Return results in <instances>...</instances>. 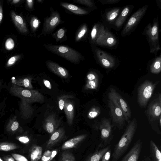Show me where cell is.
<instances>
[{
    "label": "cell",
    "instance_id": "obj_1",
    "mask_svg": "<svg viewBox=\"0 0 161 161\" xmlns=\"http://www.w3.org/2000/svg\"><path fill=\"white\" fill-rule=\"evenodd\" d=\"M137 127L136 119L130 122L118 142L115 146L112 155V161H117L127 151L132 140Z\"/></svg>",
    "mask_w": 161,
    "mask_h": 161
},
{
    "label": "cell",
    "instance_id": "obj_2",
    "mask_svg": "<svg viewBox=\"0 0 161 161\" xmlns=\"http://www.w3.org/2000/svg\"><path fill=\"white\" fill-rule=\"evenodd\" d=\"M43 46L48 51L74 64H78L85 59L84 57L80 53L67 45L44 43Z\"/></svg>",
    "mask_w": 161,
    "mask_h": 161
},
{
    "label": "cell",
    "instance_id": "obj_3",
    "mask_svg": "<svg viewBox=\"0 0 161 161\" xmlns=\"http://www.w3.org/2000/svg\"><path fill=\"white\" fill-rule=\"evenodd\" d=\"M159 27L158 17L153 20L152 23L148 24L144 29L143 34L146 36L150 47V53L155 56L160 50L159 42Z\"/></svg>",
    "mask_w": 161,
    "mask_h": 161
},
{
    "label": "cell",
    "instance_id": "obj_4",
    "mask_svg": "<svg viewBox=\"0 0 161 161\" xmlns=\"http://www.w3.org/2000/svg\"><path fill=\"white\" fill-rule=\"evenodd\" d=\"M8 92L12 95L31 103H42L45 100L43 96L36 90L27 89L12 84L8 89Z\"/></svg>",
    "mask_w": 161,
    "mask_h": 161
},
{
    "label": "cell",
    "instance_id": "obj_5",
    "mask_svg": "<svg viewBox=\"0 0 161 161\" xmlns=\"http://www.w3.org/2000/svg\"><path fill=\"white\" fill-rule=\"evenodd\" d=\"M50 11L49 16L44 18L42 28L40 34L38 35V37L52 34L58 25L64 23L61 19L60 14L57 10H54L51 7Z\"/></svg>",
    "mask_w": 161,
    "mask_h": 161
},
{
    "label": "cell",
    "instance_id": "obj_6",
    "mask_svg": "<svg viewBox=\"0 0 161 161\" xmlns=\"http://www.w3.org/2000/svg\"><path fill=\"white\" fill-rule=\"evenodd\" d=\"M94 57L97 62L106 69L113 68L118 62L114 56L98 47L96 45H91Z\"/></svg>",
    "mask_w": 161,
    "mask_h": 161
},
{
    "label": "cell",
    "instance_id": "obj_7",
    "mask_svg": "<svg viewBox=\"0 0 161 161\" xmlns=\"http://www.w3.org/2000/svg\"><path fill=\"white\" fill-rule=\"evenodd\" d=\"M148 6V5H145L131 16L121 32V36H129L135 30L145 14Z\"/></svg>",
    "mask_w": 161,
    "mask_h": 161
},
{
    "label": "cell",
    "instance_id": "obj_8",
    "mask_svg": "<svg viewBox=\"0 0 161 161\" xmlns=\"http://www.w3.org/2000/svg\"><path fill=\"white\" fill-rule=\"evenodd\" d=\"M159 82L158 81L153 83L147 80L140 86L138 89V102L140 106L144 107L147 105Z\"/></svg>",
    "mask_w": 161,
    "mask_h": 161
},
{
    "label": "cell",
    "instance_id": "obj_9",
    "mask_svg": "<svg viewBox=\"0 0 161 161\" xmlns=\"http://www.w3.org/2000/svg\"><path fill=\"white\" fill-rule=\"evenodd\" d=\"M108 94V98L122 110L125 120L129 123L131 117V112L128 105L115 89L111 88Z\"/></svg>",
    "mask_w": 161,
    "mask_h": 161
},
{
    "label": "cell",
    "instance_id": "obj_10",
    "mask_svg": "<svg viewBox=\"0 0 161 161\" xmlns=\"http://www.w3.org/2000/svg\"><path fill=\"white\" fill-rule=\"evenodd\" d=\"M101 142L100 146L102 147L108 144L112 139V129L109 121L107 119H103L99 126Z\"/></svg>",
    "mask_w": 161,
    "mask_h": 161
},
{
    "label": "cell",
    "instance_id": "obj_11",
    "mask_svg": "<svg viewBox=\"0 0 161 161\" xmlns=\"http://www.w3.org/2000/svg\"><path fill=\"white\" fill-rule=\"evenodd\" d=\"M108 106L113 122L118 127L122 129L124 126L125 120L123 112L110 100L109 101Z\"/></svg>",
    "mask_w": 161,
    "mask_h": 161
},
{
    "label": "cell",
    "instance_id": "obj_12",
    "mask_svg": "<svg viewBox=\"0 0 161 161\" xmlns=\"http://www.w3.org/2000/svg\"><path fill=\"white\" fill-rule=\"evenodd\" d=\"M117 43L115 36L106 29L105 32L97 39L95 45L111 48L115 47Z\"/></svg>",
    "mask_w": 161,
    "mask_h": 161
},
{
    "label": "cell",
    "instance_id": "obj_13",
    "mask_svg": "<svg viewBox=\"0 0 161 161\" xmlns=\"http://www.w3.org/2000/svg\"><path fill=\"white\" fill-rule=\"evenodd\" d=\"M161 96L159 94L158 98L153 100L149 105L147 111L151 121L159 119L161 117Z\"/></svg>",
    "mask_w": 161,
    "mask_h": 161
},
{
    "label": "cell",
    "instance_id": "obj_14",
    "mask_svg": "<svg viewBox=\"0 0 161 161\" xmlns=\"http://www.w3.org/2000/svg\"><path fill=\"white\" fill-rule=\"evenodd\" d=\"M142 144L140 139L137 140L121 161H138L141 152Z\"/></svg>",
    "mask_w": 161,
    "mask_h": 161
},
{
    "label": "cell",
    "instance_id": "obj_15",
    "mask_svg": "<svg viewBox=\"0 0 161 161\" xmlns=\"http://www.w3.org/2000/svg\"><path fill=\"white\" fill-rule=\"evenodd\" d=\"M120 7H114L107 10L103 15V22L107 25H113L121 11Z\"/></svg>",
    "mask_w": 161,
    "mask_h": 161
},
{
    "label": "cell",
    "instance_id": "obj_16",
    "mask_svg": "<svg viewBox=\"0 0 161 161\" xmlns=\"http://www.w3.org/2000/svg\"><path fill=\"white\" fill-rule=\"evenodd\" d=\"M59 125V120L53 114L49 115L46 118L43 124L44 129L50 134L56 130Z\"/></svg>",
    "mask_w": 161,
    "mask_h": 161
},
{
    "label": "cell",
    "instance_id": "obj_17",
    "mask_svg": "<svg viewBox=\"0 0 161 161\" xmlns=\"http://www.w3.org/2000/svg\"><path fill=\"white\" fill-rule=\"evenodd\" d=\"M45 63L48 69L53 73L63 78L68 77V71L58 63L50 60H47Z\"/></svg>",
    "mask_w": 161,
    "mask_h": 161
},
{
    "label": "cell",
    "instance_id": "obj_18",
    "mask_svg": "<svg viewBox=\"0 0 161 161\" xmlns=\"http://www.w3.org/2000/svg\"><path fill=\"white\" fill-rule=\"evenodd\" d=\"M133 8V5H128L125 6L121 10L113 25L115 30H119L120 29Z\"/></svg>",
    "mask_w": 161,
    "mask_h": 161
},
{
    "label": "cell",
    "instance_id": "obj_19",
    "mask_svg": "<svg viewBox=\"0 0 161 161\" xmlns=\"http://www.w3.org/2000/svg\"><path fill=\"white\" fill-rule=\"evenodd\" d=\"M107 29L102 23L98 22L93 26L90 32L89 42L91 45H95L97 39L105 32Z\"/></svg>",
    "mask_w": 161,
    "mask_h": 161
},
{
    "label": "cell",
    "instance_id": "obj_20",
    "mask_svg": "<svg viewBox=\"0 0 161 161\" xmlns=\"http://www.w3.org/2000/svg\"><path fill=\"white\" fill-rule=\"evenodd\" d=\"M20 115L22 119H27L33 115L34 109L31 103L26 101L20 99L19 104Z\"/></svg>",
    "mask_w": 161,
    "mask_h": 161
},
{
    "label": "cell",
    "instance_id": "obj_21",
    "mask_svg": "<svg viewBox=\"0 0 161 161\" xmlns=\"http://www.w3.org/2000/svg\"><path fill=\"white\" fill-rule=\"evenodd\" d=\"M65 131L63 128L57 129L51 135L47 142L46 147L51 148L58 143L64 136Z\"/></svg>",
    "mask_w": 161,
    "mask_h": 161
},
{
    "label": "cell",
    "instance_id": "obj_22",
    "mask_svg": "<svg viewBox=\"0 0 161 161\" xmlns=\"http://www.w3.org/2000/svg\"><path fill=\"white\" fill-rule=\"evenodd\" d=\"M60 4L64 8L77 15H86L90 13L91 12L89 10L84 9L75 5L66 2H61Z\"/></svg>",
    "mask_w": 161,
    "mask_h": 161
},
{
    "label": "cell",
    "instance_id": "obj_23",
    "mask_svg": "<svg viewBox=\"0 0 161 161\" xmlns=\"http://www.w3.org/2000/svg\"><path fill=\"white\" fill-rule=\"evenodd\" d=\"M86 134H83L72 138L63 143L61 147L63 150L70 149L76 146L87 136Z\"/></svg>",
    "mask_w": 161,
    "mask_h": 161
},
{
    "label": "cell",
    "instance_id": "obj_24",
    "mask_svg": "<svg viewBox=\"0 0 161 161\" xmlns=\"http://www.w3.org/2000/svg\"><path fill=\"white\" fill-rule=\"evenodd\" d=\"M6 128L8 132L12 134L22 132L23 130L22 128L19 125L16 116H13L10 118L6 125Z\"/></svg>",
    "mask_w": 161,
    "mask_h": 161
},
{
    "label": "cell",
    "instance_id": "obj_25",
    "mask_svg": "<svg viewBox=\"0 0 161 161\" xmlns=\"http://www.w3.org/2000/svg\"><path fill=\"white\" fill-rule=\"evenodd\" d=\"M32 78L31 77H24L16 78L13 77L11 79L12 84L30 89L33 88L31 84Z\"/></svg>",
    "mask_w": 161,
    "mask_h": 161
},
{
    "label": "cell",
    "instance_id": "obj_26",
    "mask_svg": "<svg viewBox=\"0 0 161 161\" xmlns=\"http://www.w3.org/2000/svg\"><path fill=\"white\" fill-rule=\"evenodd\" d=\"M11 16L14 24L19 31L23 33H27L28 30L23 18L14 11L11 12Z\"/></svg>",
    "mask_w": 161,
    "mask_h": 161
},
{
    "label": "cell",
    "instance_id": "obj_27",
    "mask_svg": "<svg viewBox=\"0 0 161 161\" xmlns=\"http://www.w3.org/2000/svg\"><path fill=\"white\" fill-rule=\"evenodd\" d=\"M64 109L68 123L70 125H72L73 122L74 108L73 103L69 99L66 101Z\"/></svg>",
    "mask_w": 161,
    "mask_h": 161
},
{
    "label": "cell",
    "instance_id": "obj_28",
    "mask_svg": "<svg viewBox=\"0 0 161 161\" xmlns=\"http://www.w3.org/2000/svg\"><path fill=\"white\" fill-rule=\"evenodd\" d=\"M150 156L153 161H161V153L156 144L152 140L149 141Z\"/></svg>",
    "mask_w": 161,
    "mask_h": 161
},
{
    "label": "cell",
    "instance_id": "obj_29",
    "mask_svg": "<svg viewBox=\"0 0 161 161\" xmlns=\"http://www.w3.org/2000/svg\"><path fill=\"white\" fill-rule=\"evenodd\" d=\"M42 147L38 145H34L29 150V156L31 161H38L42 156Z\"/></svg>",
    "mask_w": 161,
    "mask_h": 161
},
{
    "label": "cell",
    "instance_id": "obj_30",
    "mask_svg": "<svg viewBox=\"0 0 161 161\" xmlns=\"http://www.w3.org/2000/svg\"><path fill=\"white\" fill-rule=\"evenodd\" d=\"M111 148L110 145L102 147L97 149L94 153L90 155L85 161H100L105 153Z\"/></svg>",
    "mask_w": 161,
    "mask_h": 161
},
{
    "label": "cell",
    "instance_id": "obj_31",
    "mask_svg": "<svg viewBox=\"0 0 161 161\" xmlns=\"http://www.w3.org/2000/svg\"><path fill=\"white\" fill-rule=\"evenodd\" d=\"M151 73L154 74H158L161 71V55L155 56L151 61L149 67Z\"/></svg>",
    "mask_w": 161,
    "mask_h": 161
},
{
    "label": "cell",
    "instance_id": "obj_32",
    "mask_svg": "<svg viewBox=\"0 0 161 161\" xmlns=\"http://www.w3.org/2000/svg\"><path fill=\"white\" fill-rule=\"evenodd\" d=\"M88 26L86 23H83L78 29L75 37L76 42L82 41L86 36L88 31Z\"/></svg>",
    "mask_w": 161,
    "mask_h": 161
},
{
    "label": "cell",
    "instance_id": "obj_33",
    "mask_svg": "<svg viewBox=\"0 0 161 161\" xmlns=\"http://www.w3.org/2000/svg\"><path fill=\"white\" fill-rule=\"evenodd\" d=\"M67 29L65 27L61 28L51 35L57 42H61L67 40L66 32Z\"/></svg>",
    "mask_w": 161,
    "mask_h": 161
},
{
    "label": "cell",
    "instance_id": "obj_34",
    "mask_svg": "<svg viewBox=\"0 0 161 161\" xmlns=\"http://www.w3.org/2000/svg\"><path fill=\"white\" fill-rule=\"evenodd\" d=\"M18 146L12 143L8 142H0V151H9L18 149Z\"/></svg>",
    "mask_w": 161,
    "mask_h": 161
},
{
    "label": "cell",
    "instance_id": "obj_35",
    "mask_svg": "<svg viewBox=\"0 0 161 161\" xmlns=\"http://www.w3.org/2000/svg\"><path fill=\"white\" fill-rule=\"evenodd\" d=\"M74 3L80 4L85 6L92 10L97 9V7L95 3L91 0H72Z\"/></svg>",
    "mask_w": 161,
    "mask_h": 161
},
{
    "label": "cell",
    "instance_id": "obj_36",
    "mask_svg": "<svg viewBox=\"0 0 161 161\" xmlns=\"http://www.w3.org/2000/svg\"><path fill=\"white\" fill-rule=\"evenodd\" d=\"M30 23L32 31L35 32L39 27L41 22L37 17L33 16L31 18Z\"/></svg>",
    "mask_w": 161,
    "mask_h": 161
},
{
    "label": "cell",
    "instance_id": "obj_37",
    "mask_svg": "<svg viewBox=\"0 0 161 161\" xmlns=\"http://www.w3.org/2000/svg\"><path fill=\"white\" fill-rule=\"evenodd\" d=\"M74 97L69 95H65L62 96L58 98L59 107L61 110L63 109L66 101L69 99L74 98Z\"/></svg>",
    "mask_w": 161,
    "mask_h": 161
},
{
    "label": "cell",
    "instance_id": "obj_38",
    "mask_svg": "<svg viewBox=\"0 0 161 161\" xmlns=\"http://www.w3.org/2000/svg\"><path fill=\"white\" fill-rule=\"evenodd\" d=\"M100 113L99 108L97 106H93L91 108L88 114V117L90 119L94 118Z\"/></svg>",
    "mask_w": 161,
    "mask_h": 161
},
{
    "label": "cell",
    "instance_id": "obj_39",
    "mask_svg": "<svg viewBox=\"0 0 161 161\" xmlns=\"http://www.w3.org/2000/svg\"><path fill=\"white\" fill-rule=\"evenodd\" d=\"M98 84V79L93 80H87L85 86V88L86 89H96Z\"/></svg>",
    "mask_w": 161,
    "mask_h": 161
},
{
    "label": "cell",
    "instance_id": "obj_40",
    "mask_svg": "<svg viewBox=\"0 0 161 161\" xmlns=\"http://www.w3.org/2000/svg\"><path fill=\"white\" fill-rule=\"evenodd\" d=\"M61 158L63 161H75L73 155L71 153L66 151L63 152Z\"/></svg>",
    "mask_w": 161,
    "mask_h": 161
},
{
    "label": "cell",
    "instance_id": "obj_41",
    "mask_svg": "<svg viewBox=\"0 0 161 161\" xmlns=\"http://www.w3.org/2000/svg\"><path fill=\"white\" fill-rule=\"evenodd\" d=\"M20 58V56L19 55H16L11 57L8 61L6 66L8 67L13 66Z\"/></svg>",
    "mask_w": 161,
    "mask_h": 161
},
{
    "label": "cell",
    "instance_id": "obj_42",
    "mask_svg": "<svg viewBox=\"0 0 161 161\" xmlns=\"http://www.w3.org/2000/svg\"><path fill=\"white\" fill-rule=\"evenodd\" d=\"M5 48L8 50H11L14 47V43L13 40L10 38H8L5 44Z\"/></svg>",
    "mask_w": 161,
    "mask_h": 161
},
{
    "label": "cell",
    "instance_id": "obj_43",
    "mask_svg": "<svg viewBox=\"0 0 161 161\" xmlns=\"http://www.w3.org/2000/svg\"><path fill=\"white\" fill-rule=\"evenodd\" d=\"M51 151H46L41 158L40 161H51Z\"/></svg>",
    "mask_w": 161,
    "mask_h": 161
},
{
    "label": "cell",
    "instance_id": "obj_44",
    "mask_svg": "<svg viewBox=\"0 0 161 161\" xmlns=\"http://www.w3.org/2000/svg\"><path fill=\"white\" fill-rule=\"evenodd\" d=\"M11 155L16 161H29L26 158L21 155L14 153Z\"/></svg>",
    "mask_w": 161,
    "mask_h": 161
},
{
    "label": "cell",
    "instance_id": "obj_45",
    "mask_svg": "<svg viewBox=\"0 0 161 161\" xmlns=\"http://www.w3.org/2000/svg\"><path fill=\"white\" fill-rule=\"evenodd\" d=\"M7 97H5L3 101L0 102V120L3 116L6 107V102Z\"/></svg>",
    "mask_w": 161,
    "mask_h": 161
},
{
    "label": "cell",
    "instance_id": "obj_46",
    "mask_svg": "<svg viewBox=\"0 0 161 161\" xmlns=\"http://www.w3.org/2000/svg\"><path fill=\"white\" fill-rule=\"evenodd\" d=\"M111 150L110 148L102 156L101 161H109L111 158Z\"/></svg>",
    "mask_w": 161,
    "mask_h": 161
},
{
    "label": "cell",
    "instance_id": "obj_47",
    "mask_svg": "<svg viewBox=\"0 0 161 161\" xmlns=\"http://www.w3.org/2000/svg\"><path fill=\"white\" fill-rule=\"evenodd\" d=\"M16 139L21 143L25 144H28L30 142L29 138L25 136H18Z\"/></svg>",
    "mask_w": 161,
    "mask_h": 161
},
{
    "label": "cell",
    "instance_id": "obj_48",
    "mask_svg": "<svg viewBox=\"0 0 161 161\" xmlns=\"http://www.w3.org/2000/svg\"><path fill=\"white\" fill-rule=\"evenodd\" d=\"M87 80H93L98 79L97 74L94 72L90 71L86 75Z\"/></svg>",
    "mask_w": 161,
    "mask_h": 161
},
{
    "label": "cell",
    "instance_id": "obj_49",
    "mask_svg": "<svg viewBox=\"0 0 161 161\" xmlns=\"http://www.w3.org/2000/svg\"><path fill=\"white\" fill-rule=\"evenodd\" d=\"M120 0H99L102 5L113 4L119 3Z\"/></svg>",
    "mask_w": 161,
    "mask_h": 161
},
{
    "label": "cell",
    "instance_id": "obj_50",
    "mask_svg": "<svg viewBox=\"0 0 161 161\" xmlns=\"http://www.w3.org/2000/svg\"><path fill=\"white\" fill-rule=\"evenodd\" d=\"M4 161H16L14 158L10 155H7L3 157Z\"/></svg>",
    "mask_w": 161,
    "mask_h": 161
},
{
    "label": "cell",
    "instance_id": "obj_51",
    "mask_svg": "<svg viewBox=\"0 0 161 161\" xmlns=\"http://www.w3.org/2000/svg\"><path fill=\"white\" fill-rule=\"evenodd\" d=\"M34 1L33 0H26L27 6L30 9H32L33 6Z\"/></svg>",
    "mask_w": 161,
    "mask_h": 161
},
{
    "label": "cell",
    "instance_id": "obj_52",
    "mask_svg": "<svg viewBox=\"0 0 161 161\" xmlns=\"http://www.w3.org/2000/svg\"><path fill=\"white\" fill-rule=\"evenodd\" d=\"M43 82L44 85L47 88L49 89H51L52 85L49 81L47 80L43 79Z\"/></svg>",
    "mask_w": 161,
    "mask_h": 161
},
{
    "label": "cell",
    "instance_id": "obj_53",
    "mask_svg": "<svg viewBox=\"0 0 161 161\" xmlns=\"http://www.w3.org/2000/svg\"><path fill=\"white\" fill-rule=\"evenodd\" d=\"M3 17V9L2 7L0 6V24L2 20Z\"/></svg>",
    "mask_w": 161,
    "mask_h": 161
},
{
    "label": "cell",
    "instance_id": "obj_54",
    "mask_svg": "<svg viewBox=\"0 0 161 161\" xmlns=\"http://www.w3.org/2000/svg\"><path fill=\"white\" fill-rule=\"evenodd\" d=\"M156 2L158 7L161 9V0H154Z\"/></svg>",
    "mask_w": 161,
    "mask_h": 161
},
{
    "label": "cell",
    "instance_id": "obj_55",
    "mask_svg": "<svg viewBox=\"0 0 161 161\" xmlns=\"http://www.w3.org/2000/svg\"><path fill=\"white\" fill-rule=\"evenodd\" d=\"M142 161H152L151 159L148 157H145Z\"/></svg>",
    "mask_w": 161,
    "mask_h": 161
},
{
    "label": "cell",
    "instance_id": "obj_56",
    "mask_svg": "<svg viewBox=\"0 0 161 161\" xmlns=\"http://www.w3.org/2000/svg\"><path fill=\"white\" fill-rule=\"evenodd\" d=\"M20 1V0H14L12 1V3L14 4L17 3Z\"/></svg>",
    "mask_w": 161,
    "mask_h": 161
},
{
    "label": "cell",
    "instance_id": "obj_57",
    "mask_svg": "<svg viewBox=\"0 0 161 161\" xmlns=\"http://www.w3.org/2000/svg\"><path fill=\"white\" fill-rule=\"evenodd\" d=\"M3 87V82L0 80V89H1Z\"/></svg>",
    "mask_w": 161,
    "mask_h": 161
},
{
    "label": "cell",
    "instance_id": "obj_58",
    "mask_svg": "<svg viewBox=\"0 0 161 161\" xmlns=\"http://www.w3.org/2000/svg\"><path fill=\"white\" fill-rule=\"evenodd\" d=\"M37 1L38 2L41 3H43V0H37Z\"/></svg>",
    "mask_w": 161,
    "mask_h": 161
},
{
    "label": "cell",
    "instance_id": "obj_59",
    "mask_svg": "<svg viewBox=\"0 0 161 161\" xmlns=\"http://www.w3.org/2000/svg\"><path fill=\"white\" fill-rule=\"evenodd\" d=\"M58 161H63L61 158H60L59 159V160Z\"/></svg>",
    "mask_w": 161,
    "mask_h": 161
},
{
    "label": "cell",
    "instance_id": "obj_60",
    "mask_svg": "<svg viewBox=\"0 0 161 161\" xmlns=\"http://www.w3.org/2000/svg\"><path fill=\"white\" fill-rule=\"evenodd\" d=\"M0 161H4L1 158H0Z\"/></svg>",
    "mask_w": 161,
    "mask_h": 161
},
{
    "label": "cell",
    "instance_id": "obj_61",
    "mask_svg": "<svg viewBox=\"0 0 161 161\" xmlns=\"http://www.w3.org/2000/svg\"><path fill=\"white\" fill-rule=\"evenodd\" d=\"M52 161H55V160H52Z\"/></svg>",
    "mask_w": 161,
    "mask_h": 161
}]
</instances>
